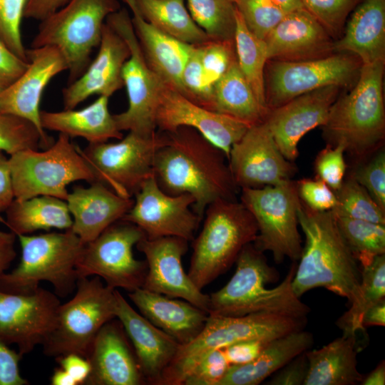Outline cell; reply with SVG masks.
I'll return each mask as SVG.
<instances>
[{"instance_id": "cell-51", "label": "cell", "mask_w": 385, "mask_h": 385, "mask_svg": "<svg viewBox=\"0 0 385 385\" xmlns=\"http://www.w3.org/2000/svg\"><path fill=\"white\" fill-rule=\"evenodd\" d=\"M296 185L300 200L312 210L329 211L337 204L335 192L319 179H301Z\"/></svg>"}, {"instance_id": "cell-18", "label": "cell", "mask_w": 385, "mask_h": 385, "mask_svg": "<svg viewBox=\"0 0 385 385\" xmlns=\"http://www.w3.org/2000/svg\"><path fill=\"white\" fill-rule=\"evenodd\" d=\"M60 304L55 293L40 287L26 294L0 290V339L29 354L45 341Z\"/></svg>"}, {"instance_id": "cell-53", "label": "cell", "mask_w": 385, "mask_h": 385, "mask_svg": "<svg viewBox=\"0 0 385 385\" xmlns=\"http://www.w3.org/2000/svg\"><path fill=\"white\" fill-rule=\"evenodd\" d=\"M307 371L308 361L304 351L274 372L267 384L304 385Z\"/></svg>"}, {"instance_id": "cell-16", "label": "cell", "mask_w": 385, "mask_h": 385, "mask_svg": "<svg viewBox=\"0 0 385 385\" xmlns=\"http://www.w3.org/2000/svg\"><path fill=\"white\" fill-rule=\"evenodd\" d=\"M194 202L190 194H167L153 175L135 194L132 207L120 220L138 226L148 239L177 237L190 241L202 220L192 210Z\"/></svg>"}, {"instance_id": "cell-20", "label": "cell", "mask_w": 385, "mask_h": 385, "mask_svg": "<svg viewBox=\"0 0 385 385\" xmlns=\"http://www.w3.org/2000/svg\"><path fill=\"white\" fill-rule=\"evenodd\" d=\"M188 240L177 237H144L136 244L145 257L147 273L142 288L173 298H180L209 312L208 294L198 289L183 269L182 258Z\"/></svg>"}, {"instance_id": "cell-10", "label": "cell", "mask_w": 385, "mask_h": 385, "mask_svg": "<svg viewBox=\"0 0 385 385\" xmlns=\"http://www.w3.org/2000/svg\"><path fill=\"white\" fill-rule=\"evenodd\" d=\"M306 323L307 318L265 312L237 317L208 314L200 334L189 344L179 346L163 374L160 385H181L191 365L210 350L247 339L272 340L304 329Z\"/></svg>"}, {"instance_id": "cell-39", "label": "cell", "mask_w": 385, "mask_h": 385, "mask_svg": "<svg viewBox=\"0 0 385 385\" xmlns=\"http://www.w3.org/2000/svg\"><path fill=\"white\" fill-rule=\"evenodd\" d=\"M194 21L212 41L234 42L235 4L230 0H187Z\"/></svg>"}, {"instance_id": "cell-1", "label": "cell", "mask_w": 385, "mask_h": 385, "mask_svg": "<svg viewBox=\"0 0 385 385\" xmlns=\"http://www.w3.org/2000/svg\"><path fill=\"white\" fill-rule=\"evenodd\" d=\"M163 133V143L154 158L153 175L165 192L192 195V210L202 219L213 201L237 200L240 188L221 149L190 128Z\"/></svg>"}, {"instance_id": "cell-59", "label": "cell", "mask_w": 385, "mask_h": 385, "mask_svg": "<svg viewBox=\"0 0 385 385\" xmlns=\"http://www.w3.org/2000/svg\"><path fill=\"white\" fill-rule=\"evenodd\" d=\"M16 237L11 231L0 230V277L6 272L16 257Z\"/></svg>"}, {"instance_id": "cell-58", "label": "cell", "mask_w": 385, "mask_h": 385, "mask_svg": "<svg viewBox=\"0 0 385 385\" xmlns=\"http://www.w3.org/2000/svg\"><path fill=\"white\" fill-rule=\"evenodd\" d=\"M14 200L9 158L0 151V212H5Z\"/></svg>"}, {"instance_id": "cell-3", "label": "cell", "mask_w": 385, "mask_h": 385, "mask_svg": "<svg viewBox=\"0 0 385 385\" xmlns=\"http://www.w3.org/2000/svg\"><path fill=\"white\" fill-rule=\"evenodd\" d=\"M384 61L362 65L352 88L339 95L322 125L327 145H342L360 163L382 147L385 137Z\"/></svg>"}, {"instance_id": "cell-64", "label": "cell", "mask_w": 385, "mask_h": 385, "mask_svg": "<svg viewBox=\"0 0 385 385\" xmlns=\"http://www.w3.org/2000/svg\"><path fill=\"white\" fill-rule=\"evenodd\" d=\"M233 4H236L238 0H230Z\"/></svg>"}, {"instance_id": "cell-11", "label": "cell", "mask_w": 385, "mask_h": 385, "mask_svg": "<svg viewBox=\"0 0 385 385\" xmlns=\"http://www.w3.org/2000/svg\"><path fill=\"white\" fill-rule=\"evenodd\" d=\"M240 202L254 217L258 233L255 246L272 253L275 262L299 260L302 251L297 212L301 200L296 181L240 189Z\"/></svg>"}, {"instance_id": "cell-48", "label": "cell", "mask_w": 385, "mask_h": 385, "mask_svg": "<svg viewBox=\"0 0 385 385\" xmlns=\"http://www.w3.org/2000/svg\"><path fill=\"white\" fill-rule=\"evenodd\" d=\"M230 366L222 349L210 350L191 365L181 385H219Z\"/></svg>"}, {"instance_id": "cell-57", "label": "cell", "mask_w": 385, "mask_h": 385, "mask_svg": "<svg viewBox=\"0 0 385 385\" xmlns=\"http://www.w3.org/2000/svg\"><path fill=\"white\" fill-rule=\"evenodd\" d=\"M69 0H26L24 17L41 21Z\"/></svg>"}, {"instance_id": "cell-14", "label": "cell", "mask_w": 385, "mask_h": 385, "mask_svg": "<svg viewBox=\"0 0 385 385\" xmlns=\"http://www.w3.org/2000/svg\"><path fill=\"white\" fill-rule=\"evenodd\" d=\"M144 237L143 232L131 222L112 224L84 245L76 266L78 278L97 276L108 287L128 292L142 288L147 263L135 258L133 248Z\"/></svg>"}, {"instance_id": "cell-47", "label": "cell", "mask_w": 385, "mask_h": 385, "mask_svg": "<svg viewBox=\"0 0 385 385\" xmlns=\"http://www.w3.org/2000/svg\"><path fill=\"white\" fill-rule=\"evenodd\" d=\"M354 179L385 211V150L380 148L371 156L358 163L351 172Z\"/></svg>"}, {"instance_id": "cell-17", "label": "cell", "mask_w": 385, "mask_h": 385, "mask_svg": "<svg viewBox=\"0 0 385 385\" xmlns=\"http://www.w3.org/2000/svg\"><path fill=\"white\" fill-rule=\"evenodd\" d=\"M228 163L237 186L260 188L292 180L297 171L285 158L265 121L251 125L230 149Z\"/></svg>"}, {"instance_id": "cell-63", "label": "cell", "mask_w": 385, "mask_h": 385, "mask_svg": "<svg viewBox=\"0 0 385 385\" xmlns=\"http://www.w3.org/2000/svg\"><path fill=\"white\" fill-rule=\"evenodd\" d=\"M286 14L303 8L300 0H271Z\"/></svg>"}, {"instance_id": "cell-24", "label": "cell", "mask_w": 385, "mask_h": 385, "mask_svg": "<svg viewBox=\"0 0 385 385\" xmlns=\"http://www.w3.org/2000/svg\"><path fill=\"white\" fill-rule=\"evenodd\" d=\"M122 324L116 318L101 327L87 356L91 371L84 385L146 384Z\"/></svg>"}, {"instance_id": "cell-42", "label": "cell", "mask_w": 385, "mask_h": 385, "mask_svg": "<svg viewBox=\"0 0 385 385\" xmlns=\"http://www.w3.org/2000/svg\"><path fill=\"white\" fill-rule=\"evenodd\" d=\"M40 147L45 148L43 138L34 123L0 111V151L11 155Z\"/></svg>"}, {"instance_id": "cell-12", "label": "cell", "mask_w": 385, "mask_h": 385, "mask_svg": "<svg viewBox=\"0 0 385 385\" xmlns=\"http://www.w3.org/2000/svg\"><path fill=\"white\" fill-rule=\"evenodd\" d=\"M106 22L127 43L130 56L122 69L123 86L128 105L120 113L113 115L118 129L153 136L156 132L155 116L160 93L165 84L148 66L137 36L131 16L125 8L110 14Z\"/></svg>"}, {"instance_id": "cell-31", "label": "cell", "mask_w": 385, "mask_h": 385, "mask_svg": "<svg viewBox=\"0 0 385 385\" xmlns=\"http://www.w3.org/2000/svg\"><path fill=\"white\" fill-rule=\"evenodd\" d=\"M108 97L100 96L88 106L61 111H41V123L43 130L57 131L71 138L81 137L89 143L107 142L109 139H121L113 115L108 109Z\"/></svg>"}, {"instance_id": "cell-25", "label": "cell", "mask_w": 385, "mask_h": 385, "mask_svg": "<svg viewBox=\"0 0 385 385\" xmlns=\"http://www.w3.org/2000/svg\"><path fill=\"white\" fill-rule=\"evenodd\" d=\"M264 41L268 61H304L335 53L334 38L304 8L287 13Z\"/></svg>"}, {"instance_id": "cell-33", "label": "cell", "mask_w": 385, "mask_h": 385, "mask_svg": "<svg viewBox=\"0 0 385 385\" xmlns=\"http://www.w3.org/2000/svg\"><path fill=\"white\" fill-rule=\"evenodd\" d=\"M313 344V335L304 329L274 339L253 360L230 365L219 385L260 384Z\"/></svg>"}, {"instance_id": "cell-13", "label": "cell", "mask_w": 385, "mask_h": 385, "mask_svg": "<svg viewBox=\"0 0 385 385\" xmlns=\"http://www.w3.org/2000/svg\"><path fill=\"white\" fill-rule=\"evenodd\" d=\"M361 66L356 56L345 52L304 61L269 60L265 69L267 108L271 111L322 87L351 86L359 77Z\"/></svg>"}, {"instance_id": "cell-44", "label": "cell", "mask_w": 385, "mask_h": 385, "mask_svg": "<svg viewBox=\"0 0 385 385\" xmlns=\"http://www.w3.org/2000/svg\"><path fill=\"white\" fill-rule=\"evenodd\" d=\"M182 84L184 96L200 106L213 111L214 83L203 69L198 45H194L185 63L182 73Z\"/></svg>"}, {"instance_id": "cell-55", "label": "cell", "mask_w": 385, "mask_h": 385, "mask_svg": "<svg viewBox=\"0 0 385 385\" xmlns=\"http://www.w3.org/2000/svg\"><path fill=\"white\" fill-rule=\"evenodd\" d=\"M28 65L29 61L16 56L0 39V91L13 83Z\"/></svg>"}, {"instance_id": "cell-61", "label": "cell", "mask_w": 385, "mask_h": 385, "mask_svg": "<svg viewBox=\"0 0 385 385\" xmlns=\"http://www.w3.org/2000/svg\"><path fill=\"white\" fill-rule=\"evenodd\" d=\"M361 385H384L385 363L381 361L366 376H364Z\"/></svg>"}, {"instance_id": "cell-2", "label": "cell", "mask_w": 385, "mask_h": 385, "mask_svg": "<svg viewBox=\"0 0 385 385\" xmlns=\"http://www.w3.org/2000/svg\"><path fill=\"white\" fill-rule=\"evenodd\" d=\"M297 217L305 245L292 282L294 292L300 298L312 289L323 287L351 304L359 293L361 268L334 215L331 210H312L301 201Z\"/></svg>"}, {"instance_id": "cell-50", "label": "cell", "mask_w": 385, "mask_h": 385, "mask_svg": "<svg viewBox=\"0 0 385 385\" xmlns=\"http://www.w3.org/2000/svg\"><path fill=\"white\" fill-rule=\"evenodd\" d=\"M343 145H327L314 160L316 178L326 183L334 192L341 187L346 170Z\"/></svg>"}, {"instance_id": "cell-37", "label": "cell", "mask_w": 385, "mask_h": 385, "mask_svg": "<svg viewBox=\"0 0 385 385\" xmlns=\"http://www.w3.org/2000/svg\"><path fill=\"white\" fill-rule=\"evenodd\" d=\"M385 296V254L375 256L368 264L361 266V282L358 295L351 307L337 320L343 333L364 332L361 320L365 312Z\"/></svg>"}, {"instance_id": "cell-29", "label": "cell", "mask_w": 385, "mask_h": 385, "mask_svg": "<svg viewBox=\"0 0 385 385\" xmlns=\"http://www.w3.org/2000/svg\"><path fill=\"white\" fill-rule=\"evenodd\" d=\"M131 11V21L150 68L170 87L183 95L182 73L194 45L183 42L145 21L133 0H123Z\"/></svg>"}, {"instance_id": "cell-35", "label": "cell", "mask_w": 385, "mask_h": 385, "mask_svg": "<svg viewBox=\"0 0 385 385\" xmlns=\"http://www.w3.org/2000/svg\"><path fill=\"white\" fill-rule=\"evenodd\" d=\"M213 111L250 126L263 122L269 113L259 103L237 59L214 85Z\"/></svg>"}, {"instance_id": "cell-5", "label": "cell", "mask_w": 385, "mask_h": 385, "mask_svg": "<svg viewBox=\"0 0 385 385\" xmlns=\"http://www.w3.org/2000/svg\"><path fill=\"white\" fill-rule=\"evenodd\" d=\"M21 247L19 265L0 277V290L26 294L49 282L58 297L73 292L78 279L76 266L84 245L71 229L63 232L16 236Z\"/></svg>"}, {"instance_id": "cell-52", "label": "cell", "mask_w": 385, "mask_h": 385, "mask_svg": "<svg viewBox=\"0 0 385 385\" xmlns=\"http://www.w3.org/2000/svg\"><path fill=\"white\" fill-rule=\"evenodd\" d=\"M0 339V385H27L20 374L19 362L23 356Z\"/></svg>"}, {"instance_id": "cell-21", "label": "cell", "mask_w": 385, "mask_h": 385, "mask_svg": "<svg viewBox=\"0 0 385 385\" xmlns=\"http://www.w3.org/2000/svg\"><path fill=\"white\" fill-rule=\"evenodd\" d=\"M29 65L9 86L0 91V111L11 114L34 123L40 132L45 148L53 142L41 123L40 102L51 80L67 71L61 53L53 46L27 49Z\"/></svg>"}, {"instance_id": "cell-9", "label": "cell", "mask_w": 385, "mask_h": 385, "mask_svg": "<svg viewBox=\"0 0 385 385\" xmlns=\"http://www.w3.org/2000/svg\"><path fill=\"white\" fill-rule=\"evenodd\" d=\"M9 165L14 199L19 200L39 195L66 200L71 183L96 181L79 147L63 133L43 151L26 149L9 155Z\"/></svg>"}, {"instance_id": "cell-36", "label": "cell", "mask_w": 385, "mask_h": 385, "mask_svg": "<svg viewBox=\"0 0 385 385\" xmlns=\"http://www.w3.org/2000/svg\"><path fill=\"white\" fill-rule=\"evenodd\" d=\"M137 10L148 23L164 33L190 45L211 39L194 21L185 0H133Z\"/></svg>"}, {"instance_id": "cell-6", "label": "cell", "mask_w": 385, "mask_h": 385, "mask_svg": "<svg viewBox=\"0 0 385 385\" xmlns=\"http://www.w3.org/2000/svg\"><path fill=\"white\" fill-rule=\"evenodd\" d=\"M203 218L202 228L193 239L188 272L201 290L229 270L258 233L254 217L237 200L213 201L206 207Z\"/></svg>"}, {"instance_id": "cell-26", "label": "cell", "mask_w": 385, "mask_h": 385, "mask_svg": "<svg viewBox=\"0 0 385 385\" xmlns=\"http://www.w3.org/2000/svg\"><path fill=\"white\" fill-rule=\"evenodd\" d=\"M115 312L131 342L145 382L160 385L180 344L137 312L118 289Z\"/></svg>"}, {"instance_id": "cell-49", "label": "cell", "mask_w": 385, "mask_h": 385, "mask_svg": "<svg viewBox=\"0 0 385 385\" xmlns=\"http://www.w3.org/2000/svg\"><path fill=\"white\" fill-rule=\"evenodd\" d=\"M198 46L203 69L215 85L237 59L235 42L211 40Z\"/></svg>"}, {"instance_id": "cell-4", "label": "cell", "mask_w": 385, "mask_h": 385, "mask_svg": "<svg viewBox=\"0 0 385 385\" xmlns=\"http://www.w3.org/2000/svg\"><path fill=\"white\" fill-rule=\"evenodd\" d=\"M235 262L236 270L229 282L209 295L208 314L237 317L265 312L307 318L310 309L292 286L295 264L279 284L270 289L266 284L274 282L277 273L253 242L243 247Z\"/></svg>"}, {"instance_id": "cell-28", "label": "cell", "mask_w": 385, "mask_h": 385, "mask_svg": "<svg viewBox=\"0 0 385 385\" xmlns=\"http://www.w3.org/2000/svg\"><path fill=\"white\" fill-rule=\"evenodd\" d=\"M128 297L140 314L173 337L180 346L194 340L202 331L208 313L183 299L138 288Z\"/></svg>"}, {"instance_id": "cell-27", "label": "cell", "mask_w": 385, "mask_h": 385, "mask_svg": "<svg viewBox=\"0 0 385 385\" xmlns=\"http://www.w3.org/2000/svg\"><path fill=\"white\" fill-rule=\"evenodd\" d=\"M90 184L88 188L75 186L66 200L73 219L71 229L83 244L120 220L134 202L131 197L119 195L99 181Z\"/></svg>"}, {"instance_id": "cell-46", "label": "cell", "mask_w": 385, "mask_h": 385, "mask_svg": "<svg viewBox=\"0 0 385 385\" xmlns=\"http://www.w3.org/2000/svg\"><path fill=\"white\" fill-rule=\"evenodd\" d=\"M26 0H0V39L16 56L29 61L21 37Z\"/></svg>"}, {"instance_id": "cell-60", "label": "cell", "mask_w": 385, "mask_h": 385, "mask_svg": "<svg viewBox=\"0 0 385 385\" xmlns=\"http://www.w3.org/2000/svg\"><path fill=\"white\" fill-rule=\"evenodd\" d=\"M362 326L366 328L369 326L385 325V299L383 298L371 307H370L364 314Z\"/></svg>"}, {"instance_id": "cell-62", "label": "cell", "mask_w": 385, "mask_h": 385, "mask_svg": "<svg viewBox=\"0 0 385 385\" xmlns=\"http://www.w3.org/2000/svg\"><path fill=\"white\" fill-rule=\"evenodd\" d=\"M51 385H77L72 376L61 367L56 368L51 377Z\"/></svg>"}, {"instance_id": "cell-56", "label": "cell", "mask_w": 385, "mask_h": 385, "mask_svg": "<svg viewBox=\"0 0 385 385\" xmlns=\"http://www.w3.org/2000/svg\"><path fill=\"white\" fill-rule=\"evenodd\" d=\"M56 361L72 376L77 385H84L91 371L87 358L77 354H68L56 357Z\"/></svg>"}, {"instance_id": "cell-15", "label": "cell", "mask_w": 385, "mask_h": 385, "mask_svg": "<svg viewBox=\"0 0 385 385\" xmlns=\"http://www.w3.org/2000/svg\"><path fill=\"white\" fill-rule=\"evenodd\" d=\"M163 140V132L147 137L129 131L117 143H88L79 150L96 181L120 196L132 197L153 176L155 155Z\"/></svg>"}, {"instance_id": "cell-22", "label": "cell", "mask_w": 385, "mask_h": 385, "mask_svg": "<svg viewBox=\"0 0 385 385\" xmlns=\"http://www.w3.org/2000/svg\"><path fill=\"white\" fill-rule=\"evenodd\" d=\"M342 88L337 86L322 87L270 111L264 121L286 159L294 162L300 139L325 123Z\"/></svg>"}, {"instance_id": "cell-38", "label": "cell", "mask_w": 385, "mask_h": 385, "mask_svg": "<svg viewBox=\"0 0 385 385\" xmlns=\"http://www.w3.org/2000/svg\"><path fill=\"white\" fill-rule=\"evenodd\" d=\"M234 42L239 67L259 103L269 112L265 89V69L268 61L266 46L264 40L249 31L237 10Z\"/></svg>"}, {"instance_id": "cell-41", "label": "cell", "mask_w": 385, "mask_h": 385, "mask_svg": "<svg viewBox=\"0 0 385 385\" xmlns=\"http://www.w3.org/2000/svg\"><path fill=\"white\" fill-rule=\"evenodd\" d=\"M335 194L337 204L331 210L334 215L385 225V211L374 202L351 173L345 175Z\"/></svg>"}, {"instance_id": "cell-43", "label": "cell", "mask_w": 385, "mask_h": 385, "mask_svg": "<svg viewBox=\"0 0 385 385\" xmlns=\"http://www.w3.org/2000/svg\"><path fill=\"white\" fill-rule=\"evenodd\" d=\"M307 10L334 38H339L348 16L363 0H300Z\"/></svg>"}, {"instance_id": "cell-30", "label": "cell", "mask_w": 385, "mask_h": 385, "mask_svg": "<svg viewBox=\"0 0 385 385\" xmlns=\"http://www.w3.org/2000/svg\"><path fill=\"white\" fill-rule=\"evenodd\" d=\"M334 49L354 55L362 65L385 62V0H363L334 41Z\"/></svg>"}, {"instance_id": "cell-19", "label": "cell", "mask_w": 385, "mask_h": 385, "mask_svg": "<svg viewBox=\"0 0 385 385\" xmlns=\"http://www.w3.org/2000/svg\"><path fill=\"white\" fill-rule=\"evenodd\" d=\"M160 132L172 133L181 127L195 130L221 149L227 159L230 149L250 127L228 115L200 106L165 84L155 116Z\"/></svg>"}, {"instance_id": "cell-54", "label": "cell", "mask_w": 385, "mask_h": 385, "mask_svg": "<svg viewBox=\"0 0 385 385\" xmlns=\"http://www.w3.org/2000/svg\"><path fill=\"white\" fill-rule=\"evenodd\" d=\"M271 341L247 339L230 344L222 349L230 365L242 364L256 358Z\"/></svg>"}, {"instance_id": "cell-32", "label": "cell", "mask_w": 385, "mask_h": 385, "mask_svg": "<svg viewBox=\"0 0 385 385\" xmlns=\"http://www.w3.org/2000/svg\"><path fill=\"white\" fill-rule=\"evenodd\" d=\"M356 336H342L318 349L307 350L308 371L304 385H356L364 376L357 369Z\"/></svg>"}, {"instance_id": "cell-7", "label": "cell", "mask_w": 385, "mask_h": 385, "mask_svg": "<svg viewBox=\"0 0 385 385\" xmlns=\"http://www.w3.org/2000/svg\"><path fill=\"white\" fill-rule=\"evenodd\" d=\"M121 8L118 0H69L40 21L30 48L56 47L66 62L69 84L91 61L107 17Z\"/></svg>"}, {"instance_id": "cell-34", "label": "cell", "mask_w": 385, "mask_h": 385, "mask_svg": "<svg viewBox=\"0 0 385 385\" xmlns=\"http://www.w3.org/2000/svg\"><path fill=\"white\" fill-rule=\"evenodd\" d=\"M5 212V224L16 236L38 230H66L73 224L66 201L48 195L14 199Z\"/></svg>"}, {"instance_id": "cell-45", "label": "cell", "mask_w": 385, "mask_h": 385, "mask_svg": "<svg viewBox=\"0 0 385 385\" xmlns=\"http://www.w3.org/2000/svg\"><path fill=\"white\" fill-rule=\"evenodd\" d=\"M235 6L249 31L262 40L287 14L271 0H238Z\"/></svg>"}, {"instance_id": "cell-8", "label": "cell", "mask_w": 385, "mask_h": 385, "mask_svg": "<svg viewBox=\"0 0 385 385\" xmlns=\"http://www.w3.org/2000/svg\"><path fill=\"white\" fill-rule=\"evenodd\" d=\"M75 290L72 298L59 305L41 345L48 356L77 354L87 358L99 330L115 318L116 289L100 277L78 278Z\"/></svg>"}, {"instance_id": "cell-40", "label": "cell", "mask_w": 385, "mask_h": 385, "mask_svg": "<svg viewBox=\"0 0 385 385\" xmlns=\"http://www.w3.org/2000/svg\"><path fill=\"white\" fill-rule=\"evenodd\" d=\"M334 217L344 240L361 266L368 264L375 256L385 254V225Z\"/></svg>"}, {"instance_id": "cell-23", "label": "cell", "mask_w": 385, "mask_h": 385, "mask_svg": "<svg viewBox=\"0 0 385 385\" xmlns=\"http://www.w3.org/2000/svg\"><path fill=\"white\" fill-rule=\"evenodd\" d=\"M98 48L83 74L63 89L64 109H74L93 95L109 98L124 86L122 69L130 56V49L123 37L106 22Z\"/></svg>"}]
</instances>
